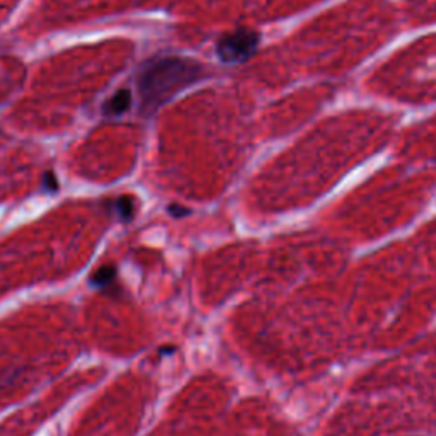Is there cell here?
Listing matches in <instances>:
<instances>
[{"mask_svg":"<svg viewBox=\"0 0 436 436\" xmlns=\"http://www.w3.org/2000/svg\"><path fill=\"white\" fill-rule=\"evenodd\" d=\"M205 75V67L196 60L184 57L150 60L142 67L137 77L142 113L145 116L157 113L171 99H174L189 85L200 82Z\"/></svg>","mask_w":436,"mask_h":436,"instance_id":"cell-1","label":"cell"},{"mask_svg":"<svg viewBox=\"0 0 436 436\" xmlns=\"http://www.w3.org/2000/svg\"><path fill=\"white\" fill-rule=\"evenodd\" d=\"M259 43H261V34L257 31L249 28H239L220 36L217 45H215V53L222 63H244L256 53Z\"/></svg>","mask_w":436,"mask_h":436,"instance_id":"cell-2","label":"cell"},{"mask_svg":"<svg viewBox=\"0 0 436 436\" xmlns=\"http://www.w3.org/2000/svg\"><path fill=\"white\" fill-rule=\"evenodd\" d=\"M133 105V94L129 89H119L111 96L102 106V113L105 116H122L124 113H128V110Z\"/></svg>","mask_w":436,"mask_h":436,"instance_id":"cell-3","label":"cell"},{"mask_svg":"<svg viewBox=\"0 0 436 436\" xmlns=\"http://www.w3.org/2000/svg\"><path fill=\"white\" fill-rule=\"evenodd\" d=\"M116 276H118V270H116L113 265H105L90 275V285H92L94 288L105 290V288L113 287Z\"/></svg>","mask_w":436,"mask_h":436,"instance_id":"cell-4","label":"cell"},{"mask_svg":"<svg viewBox=\"0 0 436 436\" xmlns=\"http://www.w3.org/2000/svg\"><path fill=\"white\" fill-rule=\"evenodd\" d=\"M116 213L119 215V218L123 222H129L135 215V201L132 200V196H122L116 201Z\"/></svg>","mask_w":436,"mask_h":436,"instance_id":"cell-5","label":"cell"},{"mask_svg":"<svg viewBox=\"0 0 436 436\" xmlns=\"http://www.w3.org/2000/svg\"><path fill=\"white\" fill-rule=\"evenodd\" d=\"M43 188L50 193L58 191V178L53 171L45 172V176H43Z\"/></svg>","mask_w":436,"mask_h":436,"instance_id":"cell-6","label":"cell"},{"mask_svg":"<svg viewBox=\"0 0 436 436\" xmlns=\"http://www.w3.org/2000/svg\"><path fill=\"white\" fill-rule=\"evenodd\" d=\"M167 210H169V213L172 215V217H176V218L186 217V215L191 213V210L184 208V206H179V205H171Z\"/></svg>","mask_w":436,"mask_h":436,"instance_id":"cell-7","label":"cell"},{"mask_svg":"<svg viewBox=\"0 0 436 436\" xmlns=\"http://www.w3.org/2000/svg\"><path fill=\"white\" fill-rule=\"evenodd\" d=\"M174 351H176V348H174V346H166V348H161V349H159V353H161L162 356L166 355V353H174Z\"/></svg>","mask_w":436,"mask_h":436,"instance_id":"cell-8","label":"cell"}]
</instances>
